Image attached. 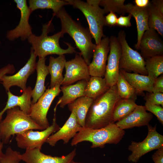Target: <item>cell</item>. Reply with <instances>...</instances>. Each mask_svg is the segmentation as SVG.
I'll return each instance as SVG.
<instances>
[{"mask_svg":"<svg viewBox=\"0 0 163 163\" xmlns=\"http://www.w3.org/2000/svg\"><path fill=\"white\" fill-rule=\"evenodd\" d=\"M120 99L116 84L104 94L94 99L86 116L85 127L99 129L113 123V110Z\"/></svg>","mask_w":163,"mask_h":163,"instance_id":"obj_1","label":"cell"},{"mask_svg":"<svg viewBox=\"0 0 163 163\" xmlns=\"http://www.w3.org/2000/svg\"><path fill=\"white\" fill-rule=\"evenodd\" d=\"M61 24V30L68 34L75 42L80 54L88 66L91 62L96 45L92 42V37L89 29L85 28L74 21L63 7L55 15Z\"/></svg>","mask_w":163,"mask_h":163,"instance_id":"obj_2","label":"cell"},{"mask_svg":"<svg viewBox=\"0 0 163 163\" xmlns=\"http://www.w3.org/2000/svg\"><path fill=\"white\" fill-rule=\"evenodd\" d=\"M52 18L48 22L43 25L42 33L40 36L32 34L27 39L35 55L39 58H44L49 55L57 54L59 55L66 54L77 53L75 48L69 43H66L68 46L66 49L61 48L59 44L60 38L64 34L62 30L51 36H48L49 33L53 30Z\"/></svg>","mask_w":163,"mask_h":163,"instance_id":"obj_3","label":"cell"},{"mask_svg":"<svg viewBox=\"0 0 163 163\" xmlns=\"http://www.w3.org/2000/svg\"><path fill=\"white\" fill-rule=\"evenodd\" d=\"M125 133L124 130L113 123L99 129L82 127L72 138L71 145L73 146L88 141L91 143V148H103L106 144H117L123 138Z\"/></svg>","mask_w":163,"mask_h":163,"instance_id":"obj_4","label":"cell"},{"mask_svg":"<svg viewBox=\"0 0 163 163\" xmlns=\"http://www.w3.org/2000/svg\"><path fill=\"white\" fill-rule=\"evenodd\" d=\"M6 117L0 122L1 141L8 143L11 137L29 129L42 130L29 115L16 107L7 110Z\"/></svg>","mask_w":163,"mask_h":163,"instance_id":"obj_5","label":"cell"},{"mask_svg":"<svg viewBox=\"0 0 163 163\" xmlns=\"http://www.w3.org/2000/svg\"><path fill=\"white\" fill-rule=\"evenodd\" d=\"M69 5L80 10L85 17L88 22L89 29L95 42L99 43L103 34V27L106 26L105 14L103 9L99 5L100 0H87V2L80 0H66Z\"/></svg>","mask_w":163,"mask_h":163,"instance_id":"obj_6","label":"cell"},{"mask_svg":"<svg viewBox=\"0 0 163 163\" xmlns=\"http://www.w3.org/2000/svg\"><path fill=\"white\" fill-rule=\"evenodd\" d=\"M117 38L121 47V54L119 61L120 69L126 72L144 75H148L145 66V60L140 53L129 46L126 39L125 31L120 30Z\"/></svg>","mask_w":163,"mask_h":163,"instance_id":"obj_7","label":"cell"},{"mask_svg":"<svg viewBox=\"0 0 163 163\" xmlns=\"http://www.w3.org/2000/svg\"><path fill=\"white\" fill-rule=\"evenodd\" d=\"M60 128L56 123V112H54L52 124L46 129L40 131L29 129L16 134L15 139L17 145L26 150L34 149L41 150L48 138Z\"/></svg>","mask_w":163,"mask_h":163,"instance_id":"obj_8","label":"cell"},{"mask_svg":"<svg viewBox=\"0 0 163 163\" xmlns=\"http://www.w3.org/2000/svg\"><path fill=\"white\" fill-rule=\"evenodd\" d=\"M147 126L148 134L144 140L138 142L132 141L128 146V150L131 152L127 158L129 161L136 163L147 153L163 146V136L157 132L156 125Z\"/></svg>","mask_w":163,"mask_h":163,"instance_id":"obj_9","label":"cell"},{"mask_svg":"<svg viewBox=\"0 0 163 163\" xmlns=\"http://www.w3.org/2000/svg\"><path fill=\"white\" fill-rule=\"evenodd\" d=\"M60 86L57 85L46 89L37 102L31 104L29 115L42 130L50 126L47 114L53 100L61 91Z\"/></svg>","mask_w":163,"mask_h":163,"instance_id":"obj_10","label":"cell"},{"mask_svg":"<svg viewBox=\"0 0 163 163\" xmlns=\"http://www.w3.org/2000/svg\"><path fill=\"white\" fill-rule=\"evenodd\" d=\"M109 40L110 50L104 78L108 86L110 88L116 84L119 75L121 47L117 37L112 36L109 38Z\"/></svg>","mask_w":163,"mask_h":163,"instance_id":"obj_11","label":"cell"},{"mask_svg":"<svg viewBox=\"0 0 163 163\" xmlns=\"http://www.w3.org/2000/svg\"><path fill=\"white\" fill-rule=\"evenodd\" d=\"M30 54L27 62L17 73L12 75H5L0 80L7 92L13 86L19 87L23 91L27 88L26 84L27 79L36 70L37 64V56L31 48Z\"/></svg>","mask_w":163,"mask_h":163,"instance_id":"obj_12","label":"cell"},{"mask_svg":"<svg viewBox=\"0 0 163 163\" xmlns=\"http://www.w3.org/2000/svg\"><path fill=\"white\" fill-rule=\"evenodd\" d=\"M65 68L66 73L62 84L63 86L70 85L82 80L88 81L91 77L88 65L80 53L76 54L74 59L66 61Z\"/></svg>","mask_w":163,"mask_h":163,"instance_id":"obj_13","label":"cell"},{"mask_svg":"<svg viewBox=\"0 0 163 163\" xmlns=\"http://www.w3.org/2000/svg\"><path fill=\"white\" fill-rule=\"evenodd\" d=\"M17 8L21 13L20 20L18 25L13 29L8 30L7 38L10 41L19 37L23 41L27 39L33 33L32 28L29 22L30 15L32 12L27 6L26 0H14Z\"/></svg>","mask_w":163,"mask_h":163,"instance_id":"obj_14","label":"cell"},{"mask_svg":"<svg viewBox=\"0 0 163 163\" xmlns=\"http://www.w3.org/2000/svg\"><path fill=\"white\" fill-rule=\"evenodd\" d=\"M110 50L109 38L104 36L100 43L96 45L93 53L92 60L88 66L91 76L102 77L104 76Z\"/></svg>","mask_w":163,"mask_h":163,"instance_id":"obj_15","label":"cell"},{"mask_svg":"<svg viewBox=\"0 0 163 163\" xmlns=\"http://www.w3.org/2000/svg\"><path fill=\"white\" fill-rule=\"evenodd\" d=\"M141 55L146 59L163 55V42L154 30L149 28L143 34L139 46Z\"/></svg>","mask_w":163,"mask_h":163,"instance_id":"obj_16","label":"cell"},{"mask_svg":"<svg viewBox=\"0 0 163 163\" xmlns=\"http://www.w3.org/2000/svg\"><path fill=\"white\" fill-rule=\"evenodd\" d=\"M76 155V149L65 156H53L46 155L39 149L26 150L25 152L20 154V158L26 163H70Z\"/></svg>","mask_w":163,"mask_h":163,"instance_id":"obj_17","label":"cell"},{"mask_svg":"<svg viewBox=\"0 0 163 163\" xmlns=\"http://www.w3.org/2000/svg\"><path fill=\"white\" fill-rule=\"evenodd\" d=\"M82 127L78 124L75 114L72 112L65 124L60 129L50 135L45 142L52 146H55L60 140L67 144L73 138Z\"/></svg>","mask_w":163,"mask_h":163,"instance_id":"obj_18","label":"cell"},{"mask_svg":"<svg viewBox=\"0 0 163 163\" xmlns=\"http://www.w3.org/2000/svg\"><path fill=\"white\" fill-rule=\"evenodd\" d=\"M153 117L151 113L147 112L144 106L137 105L132 112L115 124L123 130L148 126Z\"/></svg>","mask_w":163,"mask_h":163,"instance_id":"obj_19","label":"cell"},{"mask_svg":"<svg viewBox=\"0 0 163 163\" xmlns=\"http://www.w3.org/2000/svg\"><path fill=\"white\" fill-rule=\"evenodd\" d=\"M32 90L29 86L23 90L22 95L18 96L13 94L10 90L7 92L8 98L6 105L0 112V122L2 120V116L7 110L16 107H18L21 110L29 115L32 104L31 100Z\"/></svg>","mask_w":163,"mask_h":163,"instance_id":"obj_20","label":"cell"},{"mask_svg":"<svg viewBox=\"0 0 163 163\" xmlns=\"http://www.w3.org/2000/svg\"><path fill=\"white\" fill-rule=\"evenodd\" d=\"M126 13L131 14L135 18L136 24L137 39L135 48L139 50V46L141 37L144 32L149 28L148 25L149 15L148 7L144 8H139L132 3L125 5Z\"/></svg>","mask_w":163,"mask_h":163,"instance_id":"obj_21","label":"cell"},{"mask_svg":"<svg viewBox=\"0 0 163 163\" xmlns=\"http://www.w3.org/2000/svg\"><path fill=\"white\" fill-rule=\"evenodd\" d=\"M87 81L85 80L78 81L77 83L68 85L63 86L60 88L63 93L60 97L54 108L56 112L58 105L63 108L66 105L73 102L78 98L85 96V90Z\"/></svg>","mask_w":163,"mask_h":163,"instance_id":"obj_22","label":"cell"},{"mask_svg":"<svg viewBox=\"0 0 163 163\" xmlns=\"http://www.w3.org/2000/svg\"><path fill=\"white\" fill-rule=\"evenodd\" d=\"M124 78L135 90L137 95H142L144 91L152 92L154 79L148 75L126 72L120 69Z\"/></svg>","mask_w":163,"mask_h":163,"instance_id":"obj_23","label":"cell"},{"mask_svg":"<svg viewBox=\"0 0 163 163\" xmlns=\"http://www.w3.org/2000/svg\"><path fill=\"white\" fill-rule=\"evenodd\" d=\"M46 58H39L37 62L36 70L37 78L35 87L32 91V104L36 103L46 90L45 82L46 77L49 72L47 66L46 65Z\"/></svg>","mask_w":163,"mask_h":163,"instance_id":"obj_24","label":"cell"},{"mask_svg":"<svg viewBox=\"0 0 163 163\" xmlns=\"http://www.w3.org/2000/svg\"><path fill=\"white\" fill-rule=\"evenodd\" d=\"M66 62L64 55H59L57 58L50 57L49 64L47 66L49 73L51 75L50 88L62 85L64 79L63 70Z\"/></svg>","mask_w":163,"mask_h":163,"instance_id":"obj_25","label":"cell"},{"mask_svg":"<svg viewBox=\"0 0 163 163\" xmlns=\"http://www.w3.org/2000/svg\"><path fill=\"white\" fill-rule=\"evenodd\" d=\"M94 100L84 96L79 97L68 104L69 110L75 115L78 123L82 127H85L87 114Z\"/></svg>","mask_w":163,"mask_h":163,"instance_id":"obj_26","label":"cell"},{"mask_svg":"<svg viewBox=\"0 0 163 163\" xmlns=\"http://www.w3.org/2000/svg\"><path fill=\"white\" fill-rule=\"evenodd\" d=\"M104 78L98 76H91L85 90V96L94 100L104 94L110 88Z\"/></svg>","mask_w":163,"mask_h":163,"instance_id":"obj_27","label":"cell"},{"mask_svg":"<svg viewBox=\"0 0 163 163\" xmlns=\"http://www.w3.org/2000/svg\"><path fill=\"white\" fill-rule=\"evenodd\" d=\"M135 101L132 99H120L114 108L112 116L113 122L120 121L132 112L137 105Z\"/></svg>","mask_w":163,"mask_h":163,"instance_id":"obj_28","label":"cell"},{"mask_svg":"<svg viewBox=\"0 0 163 163\" xmlns=\"http://www.w3.org/2000/svg\"><path fill=\"white\" fill-rule=\"evenodd\" d=\"M28 2L32 12L38 9H51L53 16L64 6L69 5L66 0H29Z\"/></svg>","mask_w":163,"mask_h":163,"instance_id":"obj_29","label":"cell"},{"mask_svg":"<svg viewBox=\"0 0 163 163\" xmlns=\"http://www.w3.org/2000/svg\"><path fill=\"white\" fill-rule=\"evenodd\" d=\"M145 66L148 75L155 79L163 74V55L145 59Z\"/></svg>","mask_w":163,"mask_h":163,"instance_id":"obj_30","label":"cell"},{"mask_svg":"<svg viewBox=\"0 0 163 163\" xmlns=\"http://www.w3.org/2000/svg\"><path fill=\"white\" fill-rule=\"evenodd\" d=\"M118 94L121 99H136L135 90L124 78L120 71L116 83Z\"/></svg>","mask_w":163,"mask_h":163,"instance_id":"obj_31","label":"cell"},{"mask_svg":"<svg viewBox=\"0 0 163 163\" xmlns=\"http://www.w3.org/2000/svg\"><path fill=\"white\" fill-rule=\"evenodd\" d=\"M149 15L148 25L149 28L157 31L163 37V14L158 11L151 2L148 6Z\"/></svg>","mask_w":163,"mask_h":163,"instance_id":"obj_32","label":"cell"},{"mask_svg":"<svg viewBox=\"0 0 163 163\" xmlns=\"http://www.w3.org/2000/svg\"><path fill=\"white\" fill-rule=\"evenodd\" d=\"M125 1V0H100L99 5L103 7L105 14L112 12L123 15L126 13Z\"/></svg>","mask_w":163,"mask_h":163,"instance_id":"obj_33","label":"cell"},{"mask_svg":"<svg viewBox=\"0 0 163 163\" xmlns=\"http://www.w3.org/2000/svg\"><path fill=\"white\" fill-rule=\"evenodd\" d=\"M20 152L13 150L11 147H8L5 153L0 158V163H20L21 161Z\"/></svg>","mask_w":163,"mask_h":163,"instance_id":"obj_34","label":"cell"},{"mask_svg":"<svg viewBox=\"0 0 163 163\" xmlns=\"http://www.w3.org/2000/svg\"><path fill=\"white\" fill-rule=\"evenodd\" d=\"M145 107L146 111L154 114L162 125H163V108L160 105L151 104L145 101Z\"/></svg>","mask_w":163,"mask_h":163,"instance_id":"obj_35","label":"cell"},{"mask_svg":"<svg viewBox=\"0 0 163 163\" xmlns=\"http://www.w3.org/2000/svg\"><path fill=\"white\" fill-rule=\"evenodd\" d=\"M144 99L145 101L151 104L163 107V93L148 92L145 96Z\"/></svg>","mask_w":163,"mask_h":163,"instance_id":"obj_36","label":"cell"},{"mask_svg":"<svg viewBox=\"0 0 163 163\" xmlns=\"http://www.w3.org/2000/svg\"><path fill=\"white\" fill-rule=\"evenodd\" d=\"M132 15L129 14L127 16L120 15L117 18L116 25L122 27H128L131 26L130 20Z\"/></svg>","mask_w":163,"mask_h":163,"instance_id":"obj_37","label":"cell"},{"mask_svg":"<svg viewBox=\"0 0 163 163\" xmlns=\"http://www.w3.org/2000/svg\"><path fill=\"white\" fill-rule=\"evenodd\" d=\"M152 92L163 93V75H160L154 79Z\"/></svg>","mask_w":163,"mask_h":163,"instance_id":"obj_38","label":"cell"},{"mask_svg":"<svg viewBox=\"0 0 163 163\" xmlns=\"http://www.w3.org/2000/svg\"><path fill=\"white\" fill-rule=\"evenodd\" d=\"M105 17L106 26L112 27L116 25L118 18L116 13L110 12Z\"/></svg>","mask_w":163,"mask_h":163,"instance_id":"obj_39","label":"cell"},{"mask_svg":"<svg viewBox=\"0 0 163 163\" xmlns=\"http://www.w3.org/2000/svg\"><path fill=\"white\" fill-rule=\"evenodd\" d=\"M154 163H163V146L157 149L152 156Z\"/></svg>","mask_w":163,"mask_h":163,"instance_id":"obj_40","label":"cell"},{"mask_svg":"<svg viewBox=\"0 0 163 163\" xmlns=\"http://www.w3.org/2000/svg\"><path fill=\"white\" fill-rule=\"evenodd\" d=\"M15 69L13 65L8 64L0 69V80L5 75L8 74H13Z\"/></svg>","mask_w":163,"mask_h":163,"instance_id":"obj_41","label":"cell"},{"mask_svg":"<svg viewBox=\"0 0 163 163\" xmlns=\"http://www.w3.org/2000/svg\"><path fill=\"white\" fill-rule=\"evenodd\" d=\"M150 2L158 11L163 14V0H153Z\"/></svg>","mask_w":163,"mask_h":163,"instance_id":"obj_42","label":"cell"},{"mask_svg":"<svg viewBox=\"0 0 163 163\" xmlns=\"http://www.w3.org/2000/svg\"><path fill=\"white\" fill-rule=\"evenodd\" d=\"M150 2L149 0H135L134 1L135 5L141 8L147 7Z\"/></svg>","mask_w":163,"mask_h":163,"instance_id":"obj_43","label":"cell"},{"mask_svg":"<svg viewBox=\"0 0 163 163\" xmlns=\"http://www.w3.org/2000/svg\"><path fill=\"white\" fill-rule=\"evenodd\" d=\"M3 145L4 144L3 142L1 141H0V158L4 154L2 151V149L3 147Z\"/></svg>","mask_w":163,"mask_h":163,"instance_id":"obj_44","label":"cell"},{"mask_svg":"<svg viewBox=\"0 0 163 163\" xmlns=\"http://www.w3.org/2000/svg\"><path fill=\"white\" fill-rule=\"evenodd\" d=\"M70 163H83L80 162L74 161L73 160Z\"/></svg>","mask_w":163,"mask_h":163,"instance_id":"obj_45","label":"cell"},{"mask_svg":"<svg viewBox=\"0 0 163 163\" xmlns=\"http://www.w3.org/2000/svg\"><path fill=\"white\" fill-rule=\"evenodd\" d=\"M0 141H1V138L0 135Z\"/></svg>","mask_w":163,"mask_h":163,"instance_id":"obj_46","label":"cell"},{"mask_svg":"<svg viewBox=\"0 0 163 163\" xmlns=\"http://www.w3.org/2000/svg\"></svg>","mask_w":163,"mask_h":163,"instance_id":"obj_47","label":"cell"}]
</instances>
